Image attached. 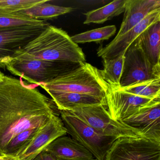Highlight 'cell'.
Here are the masks:
<instances>
[{"mask_svg": "<svg viewBox=\"0 0 160 160\" xmlns=\"http://www.w3.org/2000/svg\"><path fill=\"white\" fill-rule=\"evenodd\" d=\"M17 58L73 63L86 62L82 49L73 42L68 33L62 29L50 25L16 53L13 59Z\"/></svg>", "mask_w": 160, "mask_h": 160, "instance_id": "cell-2", "label": "cell"}, {"mask_svg": "<svg viewBox=\"0 0 160 160\" xmlns=\"http://www.w3.org/2000/svg\"><path fill=\"white\" fill-rule=\"evenodd\" d=\"M159 9L160 0H127L123 20L115 38L126 33L139 24L149 14Z\"/></svg>", "mask_w": 160, "mask_h": 160, "instance_id": "cell-14", "label": "cell"}, {"mask_svg": "<svg viewBox=\"0 0 160 160\" xmlns=\"http://www.w3.org/2000/svg\"><path fill=\"white\" fill-rule=\"evenodd\" d=\"M41 128L26 130L16 136L8 145L6 156L15 158L20 151L33 139Z\"/></svg>", "mask_w": 160, "mask_h": 160, "instance_id": "cell-24", "label": "cell"}, {"mask_svg": "<svg viewBox=\"0 0 160 160\" xmlns=\"http://www.w3.org/2000/svg\"><path fill=\"white\" fill-rule=\"evenodd\" d=\"M155 100H157L137 96L122 90H114L109 88L106 97L107 107L110 117L119 122L127 118L139 108Z\"/></svg>", "mask_w": 160, "mask_h": 160, "instance_id": "cell-13", "label": "cell"}, {"mask_svg": "<svg viewBox=\"0 0 160 160\" xmlns=\"http://www.w3.org/2000/svg\"><path fill=\"white\" fill-rule=\"evenodd\" d=\"M49 94L59 111H67L78 107L99 104L107 107L106 101L87 94L75 92H57Z\"/></svg>", "mask_w": 160, "mask_h": 160, "instance_id": "cell-17", "label": "cell"}, {"mask_svg": "<svg viewBox=\"0 0 160 160\" xmlns=\"http://www.w3.org/2000/svg\"><path fill=\"white\" fill-rule=\"evenodd\" d=\"M67 130L59 116L54 117L40 129L33 139L18 152V160H34L51 142L67 134Z\"/></svg>", "mask_w": 160, "mask_h": 160, "instance_id": "cell-12", "label": "cell"}, {"mask_svg": "<svg viewBox=\"0 0 160 160\" xmlns=\"http://www.w3.org/2000/svg\"><path fill=\"white\" fill-rule=\"evenodd\" d=\"M38 86L48 94L75 92L91 95L105 101L109 89L100 70L86 62H81L50 82Z\"/></svg>", "mask_w": 160, "mask_h": 160, "instance_id": "cell-3", "label": "cell"}, {"mask_svg": "<svg viewBox=\"0 0 160 160\" xmlns=\"http://www.w3.org/2000/svg\"><path fill=\"white\" fill-rule=\"evenodd\" d=\"M34 160H57L56 158H54L51 154H49L46 152H42L40 154H39Z\"/></svg>", "mask_w": 160, "mask_h": 160, "instance_id": "cell-26", "label": "cell"}, {"mask_svg": "<svg viewBox=\"0 0 160 160\" xmlns=\"http://www.w3.org/2000/svg\"><path fill=\"white\" fill-rule=\"evenodd\" d=\"M49 1L48 0H0V12L14 13Z\"/></svg>", "mask_w": 160, "mask_h": 160, "instance_id": "cell-25", "label": "cell"}, {"mask_svg": "<svg viewBox=\"0 0 160 160\" xmlns=\"http://www.w3.org/2000/svg\"><path fill=\"white\" fill-rule=\"evenodd\" d=\"M160 21V9L149 14L141 22L127 32L114 40L97 51V56L104 59H111L124 55L128 48L146 29Z\"/></svg>", "mask_w": 160, "mask_h": 160, "instance_id": "cell-11", "label": "cell"}, {"mask_svg": "<svg viewBox=\"0 0 160 160\" xmlns=\"http://www.w3.org/2000/svg\"><path fill=\"white\" fill-rule=\"evenodd\" d=\"M120 122L139 132L142 138L160 143V99L141 107Z\"/></svg>", "mask_w": 160, "mask_h": 160, "instance_id": "cell-10", "label": "cell"}, {"mask_svg": "<svg viewBox=\"0 0 160 160\" xmlns=\"http://www.w3.org/2000/svg\"><path fill=\"white\" fill-rule=\"evenodd\" d=\"M124 56L120 89L142 81L160 78V66L152 65L135 42L128 48Z\"/></svg>", "mask_w": 160, "mask_h": 160, "instance_id": "cell-8", "label": "cell"}, {"mask_svg": "<svg viewBox=\"0 0 160 160\" xmlns=\"http://www.w3.org/2000/svg\"><path fill=\"white\" fill-rule=\"evenodd\" d=\"M117 28L114 25L106 26L76 34L72 36L71 39L73 42L77 44L92 42H98L104 40H108L115 34Z\"/></svg>", "mask_w": 160, "mask_h": 160, "instance_id": "cell-22", "label": "cell"}, {"mask_svg": "<svg viewBox=\"0 0 160 160\" xmlns=\"http://www.w3.org/2000/svg\"><path fill=\"white\" fill-rule=\"evenodd\" d=\"M72 113L103 135L120 138H139V132L113 119L103 104L74 108L67 110Z\"/></svg>", "mask_w": 160, "mask_h": 160, "instance_id": "cell-6", "label": "cell"}, {"mask_svg": "<svg viewBox=\"0 0 160 160\" xmlns=\"http://www.w3.org/2000/svg\"><path fill=\"white\" fill-rule=\"evenodd\" d=\"M49 1L39 3L32 8L18 12L36 20L45 21L65 14L73 10L72 7H63L47 3Z\"/></svg>", "mask_w": 160, "mask_h": 160, "instance_id": "cell-20", "label": "cell"}, {"mask_svg": "<svg viewBox=\"0 0 160 160\" xmlns=\"http://www.w3.org/2000/svg\"><path fill=\"white\" fill-rule=\"evenodd\" d=\"M127 0L114 1L107 5L85 14L84 24H103L124 12Z\"/></svg>", "mask_w": 160, "mask_h": 160, "instance_id": "cell-18", "label": "cell"}, {"mask_svg": "<svg viewBox=\"0 0 160 160\" xmlns=\"http://www.w3.org/2000/svg\"><path fill=\"white\" fill-rule=\"evenodd\" d=\"M0 160H18L17 159L14 157L8 156H0Z\"/></svg>", "mask_w": 160, "mask_h": 160, "instance_id": "cell-27", "label": "cell"}, {"mask_svg": "<svg viewBox=\"0 0 160 160\" xmlns=\"http://www.w3.org/2000/svg\"><path fill=\"white\" fill-rule=\"evenodd\" d=\"M104 160H160V143L144 138H120L114 141Z\"/></svg>", "mask_w": 160, "mask_h": 160, "instance_id": "cell-7", "label": "cell"}, {"mask_svg": "<svg viewBox=\"0 0 160 160\" xmlns=\"http://www.w3.org/2000/svg\"><path fill=\"white\" fill-rule=\"evenodd\" d=\"M44 151L58 159L91 160L95 158L85 147L66 135L55 139Z\"/></svg>", "mask_w": 160, "mask_h": 160, "instance_id": "cell-15", "label": "cell"}, {"mask_svg": "<svg viewBox=\"0 0 160 160\" xmlns=\"http://www.w3.org/2000/svg\"><path fill=\"white\" fill-rule=\"evenodd\" d=\"M103 69L100 73L111 90L120 89V81L124 65V55L111 59H104Z\"/></svg>", "mask_w": 160, "mask_h": 160, "instance_id": "cell-19", "label": "cell"}, {"mask_svg": "<svg viewBox=\"0 0 160 160\" xmlns=\"http://www.w3.org/2000/svg\"><path fill=\"white\" fill-rule=\"evenodd\" d=\"M61 118L72 138L87 148L97 160H104L117 139L99 133L81 119L68 111H59Z\"/></svg>", "mask_w": 160, "mask_h": 160, "instance_id": "cell-5", "label": "cell"}, {"mask_svg": "<svg viewBox=\"0 0 160 160\" xmlns=\"http://www.w3.org/2000/svg\"><path fill=\"white\" fill-rule=\"evenodd\" d=\"M4 76H5V75H4L3 73L2 72L0 71V82H1V81L2 79H3Z\"/></svg>", "mask_w": 160, "mask_h": 160, "instance_id": "cell-28", "label": "cell"}, {"mask_svg": "<svg viewBox=\"0 0 160 160\" xmlns=\"http://www.w3.org/2000/svg\"><path fill=\"white\" fill-rule=\"evenodd\" d=\"M48 23L43 20H36L19 12H0V28L19 26H42Z\"/></svg>", "mask_w": 160, "mask_h": 160, "instance_id": "cell-23", "label": "cell"}, {"mask_svg": "<svg viewBox=\"0 0 160 160\" xmlns=\"http://www.w3.org/2000/svg\"><path fill=\"white\" fill-rule=\"evenodd\" d=\"M49 25L0 28V68H6L16 53L39 36Z\"/></svg>", "mask_w": 160, "mask_h": 160, "instance_id": "cell-9", "label": "cell"}, {"mask_svg": "<svg viewBox=\"0 0 160 160\" xmlns=\"http://www.w3.org/2000/svg\"><path fill=\"white\" fill-rule=\"evenodd\" d=\"M120 89L144 98L160 99V78L138 82Z\"/></svg>", "mask_w": 160, "mask_h": 160, "instance_id": "cell-21", "label": "cell"}, {"mask_svg": "<svg viewBox=\"0 0 160 160\" xmlns=\"http://www.w3.org/2000/svg\"><path fill=\"white\" fill-rule=\"evenodd\" d=\"M79 63L17 58L8 63L6 68L14 75L38 86L50 82Z\"/></svg>", "mask_w": 160, "mask_h": 160, "instance_id": "cell-4", "label": "cell"}, {"mask_svg": "<svg viewBox=\"0 0 160 160\" xmlns=\"http://www.w3.org/2000/svg\"><path fill=\"white\" fill-rule=\"evenodd\" d=\"M135 42L152 65L160 66V21L146 29Z\"/></svg>", "mask_w": 160, "mask_h": 160, "instance_id": "cell-16", "label": "cell"}, {"mask_svg": "<svg viewBox=\"0 0 160 160\" xmlns=\"http://www.w3.org/2000/svg\"><path fill=\"white\" fill-rule=\"evenodd\" d=\"M37 85H27L21 78L4 76L0 82V156L13 138L22 132L43 127L59 110Z\"/></svg>", "mask_w": 160, "mask_h": 160, "instance_id": "cell-1", "label": "cell"}]
</instances>
